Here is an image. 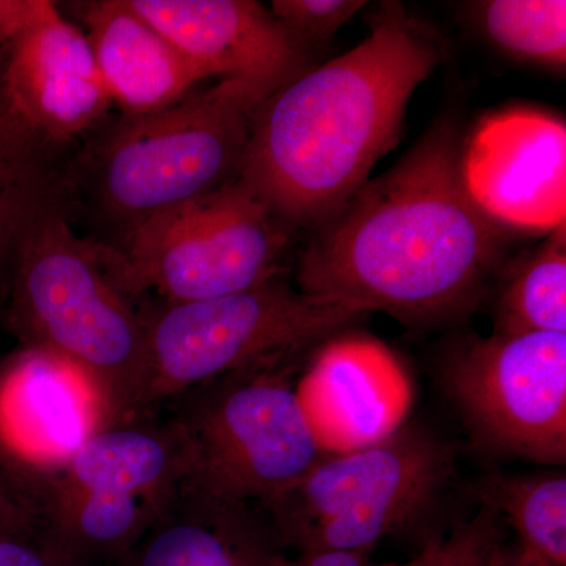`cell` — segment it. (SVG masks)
Wrapping results in <instances>:
<instances>
[{"label": "cell", "mask_w": 566, "mask_h": 566, "mask_svg": "<svg viewBox=\"0 0 566 566\" xmlns=\"http://www.w3.org/2000/svg\"><path fill=\"white\" fill-rule=\"evenodd\" d=\"M279 545L255 506L182 485L115 566H273Z\"/></svg>", "instance_id": "obj_17"}, {"label": "cell", "mask_w": 566, "mask_h": 566, "mask_svg": "<svg viewBox=\"0 0 566 566\" xmlns=\"http://www.w3.org/2000/svg\"><path fill=\"white\" fill-rule=\"evenodd\" d=\"M293 230L238 180L161 212L106 248L118 285L139 303H193L244 292L285 273Z\"/></svg>", "instance_id": "obj_9"}, {"label": "cell", "mask_w": 566, "mask_h": 566, "mask_svg": "<svg viewBox=\"0 0 566 566\" xmlns=\"http://www.w3.org/2000/svg\"><path fill=\"white\" fill-rule=\"evenodd\" d=\"M85 36L122 115L166 109L210 74L133 9L129 0L82 3Z\"/></svg>", "instance_id": "obj_16"}, {"label": "cell", "mask_w": 566, "mask_h": 566, "mask_svg": "<svg viewBox=\"0 0 566 566\" xmlns=\"http://www.w3.org/2000/svg\"><path fill=\"white\" fill-rule=\"evenodd\" d=\"M7 316L22 348L80 368L114 422L139 416L147 371V314L115 281L106 248L82 238L69 211L48 212L14 256Z\"/></svg>", "instance_id": "obj_4"}, {"label": "cell", "mask_w": 566, "mask_h": 566, "mask_svg": "<svg viewBox=\"0 0 566 566\" xmlns=\"http://www.w3.org/2000/svg\"><path fill=\"white\" fill-rule=\"evenodd\" d=\"M29 520H35V517L22 510L6 491L0 490V528L14 526Z\"/></svg>", "instance_id": "obj_28"}, {"label": "cell", "mask_w": 566, "mask_h": 566, "mask_svg": "<svg viewBox=\"0 0 566 566\" xmlns=\"http://www.w3.org/2000/svg\"><path fill=\"white\" fill-rule=\"evenodd\" d=\"M129 3L211 77L245 82L268 96L308 70V51L253 0Z\"/></svg>", "instance_id": "obj_13"}, {"label": "cell", "mask_w": 566, "mask_h": 566, "mask_svg": "<svg viewBox=\"0 0 566 566\" xmlns=\"http://www.w3.org/2000/svg\"><path fill=\"white\" fill-rule=\"evenodd\" d=\"M488 566H553L546 564L542 558L535 557L534 554L527 553L520 545L505 546L504 542L501 543L491 556L490 565Z\"/></svg>", "instance_id": "obj_27"}, {"label": "cell", "mask_w": 566, "mask_h": 566, "mask_svg": "<svg viewBox=\"0 0 566 566\" xmlns=\"http://www.w3.org/2000/svg\"><path fill=\"white\" fill-rule=\"evenodd\" d=\"M273 566H378L371 551H297L296 556L279 554Z\"/></svg>", "instance_id": "obj_26"}, {"label": "cell", "mask_w": 566, "mask_h": 566, "mask_svg": "<svg viewBox=\"0 0 566 566\" xmlns=\"http://www.w3.org/2000/svg\"><path fill=\"white\" fill-rule=\"evenodd\" d=\"M566 334V229L502 274L494 334Z\"/></svg>", "instance_id": "obj_19"}, {"label": "cell", "mask_w": 566, "mask_h": 566, "mask_svg": "<svg viewBox=\"0 0 566 566\" xmlns=\"http://www.w3.org/2000/svg\"><path fill=\"white\" fill-rule=\"evenodd\" d=\"M367 2L363 0H274L270 10L304 50L326 44Z\"/></svg>", "instance_id": "obj_23"}, {"label": "cell", "mask_w": 566, "mask_h": 566, "mask_svg": "<svg viewBox=\"0 0 566 566\" xmlns=\"http://www.w3.org/2000/svg\"><path fill=\"white\" fill-rule=\"evenodd\" d=\"M0 490L6 491V488L2 486V483H0ZM6 493H7V491H6ZM7 494H9V493H7ZM10 497H11V495H10Z\"/></svg>", "instance_id": "obj_29"}, {"label": "cell", "mask_w": 566, "mask_h": 566, "mask_svg": "<svg viewBox=\"0 0 566 566\" xmlns=\"http://www.w3.org/2000/svg\"><path fill=\"white\" fill-rule=\"evenodd\" d=\"M460 156L455 126H431L312 230L297 290L403 323L475 311L504 271L505 234L465 191Z\"/></svg>", "instance_id": "obj_1"}, {"label": "cell", "mask_w": 566, "mask_h": 566, "mask_svg": "<svg viewBox=\"0 0 566 566\" xmlns=\"http://www.w3.org/2000/svg\"><path fill=\"white\" fill-rule=\"evenodd\" d=\"M283 274L214 300L145 307L147 371L139 415L221 376L293 359L367 315L308 296Z\"/></svg>", "instance_id": "obj_5"}, {"label": "cell", "mask_w": 566, "mask_h": 566, "mask_svg": "<svg viewBox=\"0 0 566 566\" xmlns=\"http://www.w3.org/2000/svg\"><path fill=\"white\" fill-rule=\"evenodd\" d=\"M290 368H244L167 401L191 452L185 485L264 509L329 457Z\"/></svg>", "instance_id": "obj_6"}, {"label": "cell", "mask_w": 566, "mask_h": 566, "mask_svg": "<svg viewBox=\"0 0 566 566\" xmlns=\"http://www.w3.org/2000/svg\"><path fill=\"white\" fill-rule=\"evenodd\" d=\"M180 424L147 415L93 434L36 509V521L77 566H115L158 521L191 474Z\"/></svg>", "instance_id": "obj_8"}, {"label": "cell", "mask_w": 566, "mask_h": 566, "mask_svg": "<svg viewBox=\"0 0 566 566\" xmlns=\"http://www.w3.org/2000/svg\"><path fill=\"white\" fill-rule=\"evenodd\" d=\"M442 379L475 444L547 465L566 461V334L465 337Z\"/></svg>", "instance_id": "obj_10"}, {"label": "cell", "mask_w": 566, "mask_h": 566, "mask_svg": "<svg viewBox=\"0 0 566 566\" xmlns=\"http://www.w3.org/2000/svg\"><path fill=\"white\" fill-rule=\"evenodd\" d=\"M480 504L491 506L516 532L520 546L553 566H566V476L490 475L475 486Z\"/></svg>", "instance_id": "obj_20"}, {"label": "cell", "mask_w": 566, "mask_h": 566, "mask_svg": "<svg viewBox=\"0 0 566 566\" xmlns=\"http://www.w3.org/2000/svg\"><path fill=\"white\" fill-rule=\"evenodd\" d=\"M11 41H0V294L6 297L14 256L48 212L66 210L71 159L33 132L11 102L6 66Z\"/></svg>", "instance_id": "obj_18"}, {"label": "cell", "mask_w": 566, "mask_h": 566, "mask_svg": "<svg viewBox=\"0 0 566 566\" xmlns=\"http://www.w3.org/2000/svg\"><path fill=\"white\" fill-rule=\"evenodd\" d=\"M297 394L329 455L392 433L409 401L408 381L386 346L346 333L324 342Z\"/></svg>", "instance_id": "obj_15"}, {"label": "cell", "mask_w": 566, "mask_h": 566, "mask_svg": "<svg viewBox=\"0 0 566 566\" xmlns=\"http://www.w3.org/2000/svg\"><path fill=\"white\" fill-rule=\"evenodd\" d=\"M112 423L98 387L61 357L21 348L0 363V483L29 515L81 447Z\"/></svg>", "instance_id": "obj_11"}, {"label": "cell", "mask_w": 566, "mask_h": 566, "mask_svg": "<svg viewBox=\"0 0 566 566\" xmlns=\"http://www.w3.org/2000/svg\"><path fill=\"white\" fill-rule=\"evenodd\" d=\"M455 471V452L422 423H401L374 444L324 458L264 506L281 545L374 551L417 523Z\"/></svg>", "instance_id": "obj_7"}, {"label": "cell", "mask_w": 566, "mask_h": 566, "mask_svg": "<svg viewBox=\"0 0 566 566\" xmlns=\"http://www.w3.org/2000/svg\"><path fill=\"white\" fill-rule=\"evenodd\" d=\"M6 81L24 122L59 150L98 128L112 107L87 36L57 7L11 40Z\"/></svg>", "instance_id": "obj_14"}, {"label": "cell", "mask_w": 566, "mask_h": 566, "mask_svg": "<svg viewBox=\"0 0 566 566\" xmlns=\"http://www.w3.org/2000/svg\"><path fill=\"white\" fill-rule=\"evenodd\" d=\"M444 57L434 29L385 3L356 48L260 103L240 180L293 232H312L397 147L412 93Z\"/></svg>", "instance_id": "obj_2"}, {"label": "cell", "mask_w": 566, "mask_h": 566, "mask_svg": "<svg viewBox=\"0 0 566 566\" xmlns=\"http://www.w3.org/2000/svg\"><path fill=\"white\" fill-rule=\"evenodd\" d=\"M54 9L48 0H0V41L17 39Z\"/></svg>", "instance_id": "obj_25"}, {"label": "cell", "mask_w": 566, "mask_h": 566, "mask_svg": "<svg viewBox=\"0 0 566 566\" xmlns=\"http://www.w3.org/2000/svg\"><path fill=\"white\" fill-rule=\"evenodd\" d=\"M461 177L499 226L553 232L566 218L565 122L513 107L480 120L461 145Z\"/></svg>", "instance_id": "obj_12"}, {"label": "cell", "mask_w": 566, "mask_h": 566, "mask_svg": "<svg viewBox=\"0 0 566 566\" xmlns=\"http://www.w3.org/2000/svg\"><path fill=\"white\" fill-rule=\"evenodd\" d=\"M502 542L504 521L491 506L480 504L471 520L424 547L420 557L406 566H488Z\"/></svg>", "instance_id": "obj_22"}, {"label": "cell", "mask_w": 566, "mask_h": 566, "mask_svg": "<svg viewBox=\"0 0 566 566\" xmlns=\"http://www.w3.org/2000/svg\"><path fill=\"white\" fill-rule=\"evenodd\" d=\"M266 98L245 82L222 80L166 109L122 115L98 126L71 159L66 210L85 207L114 232L240 180L253 114Z\"/></svg>", "instance_id": "obj_3"}, {"label": "cell", "mask_w": 566, "mask_h": 566, "mask_svg": "<svg viewBox=\"0 0 566 566\" xmlns=\"http://www.w3.org/2000/svg\"><path fill=\"white\" fill-rule=\"evenodd\" d=\"M472 7L480 31L506 54L565 69V0H488Z\"/></svg>", "instance_id": "obj_21"}, {"label": "cell", "mask_w": 566, "mask_h": 566, "mask_svg": "<svg viewBox=\"0 0 566 566\" xmlns=\"http://www.w3.org/2000/svg\"><path fill=\"white\" fill-rule=\"evenodd\" d=\"M0 566H77L36 520L0 528Z\"/></svg>", "instance_id": "obj_24"}]
</instances>
